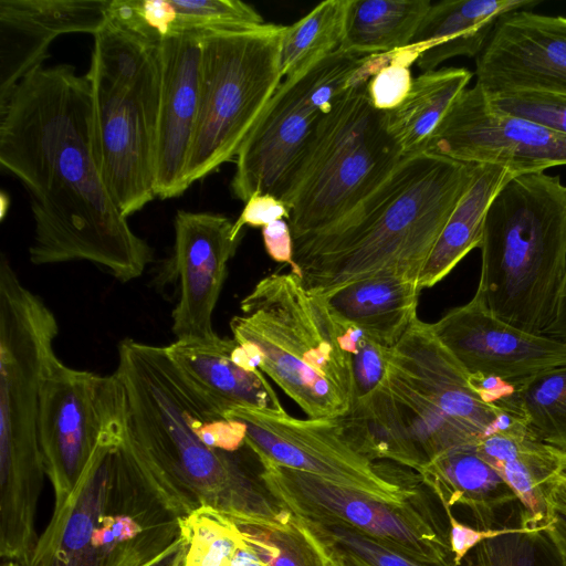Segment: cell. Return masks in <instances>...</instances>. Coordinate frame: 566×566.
<instances>
[{
	"label": "cell",
	"mask_w": 566,
	"mask_h": 566,
	"mask_svg": "<svg viewBox=\"0 0 566 566\" xmlns=\"http://www.w3.org/2000/svg\"><path fill=\"white\" fill-rule=\"evenodd\" d=\"M0 165L29 193L32 264L88 261L125 283L153 261L102 178L90 82L73 66H39L0 103Z\"/></svg>",
	"instance_id": "6da1fadb"
},
{
	"label": "cell",
	"mask_w": 566,
	"mask_h": 566,
	"mask_svg": "<svg viewBox=\"0 0 566 566\" xmlns=\"http://www.w3.org/2000/svg\"><path fill=\"white\" fill-rule=\"evenodd\" d=\"M125 398L122 447L157 500L178 518L209 506L237 524L274 518L281 507L234 453L203 437L226 413L172 363L165 346L125 338L115 370Z\"/></svg>",
	"instance_id": "7a4b0ae2"
},
{
	"label": "cell",
	"mask_w": 566,
	"mask_h": 566,
	"mask_svg": "<svg viewBox=\"0 0 566 566\" xmlns=\"http://www.w3.org/2000/svg\"><path fill=\"white\" fill-rule=\"evenodd\" d=\"M478 164L427 151L402 157L386 180L332 226L293 240L292 272L326 297L353 282L417 281Z\"/></svg>",
	"instance_id": "3957f363"
},
{
	"label": "cell",
	"mask_w": 566,
	"mask_h": 566,
	"mask_svg": "<svg viewBox=\"0 0 566 566\" xmlns=\"http://www.w3.org/2000/svg\"><path fill=\"white\" fill-rule=\"evenodd\" d=\"M123 433L99 443L21 566H145L181 537L179 518L124 451Z\"/></svg>",
	"instance_id": "277c9868"
},
{
	"label": "cell",
	"mask_w": 566,
	"mask_h": 566,
	"mask_svg": "<svg viewBox=\"0 0 566 566\" xmlns=\"http://www.w3.org/2000/svg\"><path fill=\"white\" fill-rule=\"evenodd\" d=\"M475 294L500 319L532 334L549 325L566 270V185L545 171L513 174L493 198Z\"/></svg>",
	"instance_id": "5b68a950"
},
{
	"label": "cell",
	"mask_w": 566,
	"mask_h": 566,
	"mask_svg": "<svg viewBox=\"0 0 566 566\" xmlns=\"http://www.w3.org/2000/svg\"><path fill=\"white\" fill-rule=\"evenodd\" d=\"M230 321L233 338L253 347L268 375L311 419H337L352 407V367L324 297L291 270L261 279Z\"/></svg>",
	"instance_id": "8992f818"
},
{
	"label": "cell",
	"mask_w": 566,
	"mask_h": 566,
	"mask_svg": "<svg viewBox=\"0 0 566 566\" xmlns=\"http://www.w3.org/2000/svg\"><path fill=\"white\" fill-rule=\"evenodd\" d=\"M59 325L42 298L0 259V514L36 517L45 475L38 417L43 379L56 356Z\"/></svg>",
	"instance_id": "52a82bcc"
},
{
	"label": "cell",
	"mask_w": 566,
	"mask_h": 566,
	"mask_svg": "<svg viewBox=\"0 0 566 566\" xmlns=\"http://www.w3.org/2000/svg\"><path fill=\"white\" fill-rule=\"evenodd\" d=\"M93 38L85 75L91 86L99 169L117 208L127 218L156 198L157 45L107 17Z\"/></svg>",
	"instance_id": "ba28073f"
},
{
	"label": "cell",
	"mask_w": 566,
	"mask_h": 566,
	"mask_svg": "<svg viewBox=\"0 0 566 566\" xmlns=\"http://www.w3.org/2000/svg\"><path fill=\"white\" fill-rule=\"evenodd\" d=\"M367 84L342 95L323 116L283 202L293 240L340 220L378 188L403 154L376 109Z\"/></svg>",
	"instance_id": "9c48e42d"
},
{
	"label": "cell",
	"mask_w": 566,
	"mask_h": 566,
	"mask_svg": "<svg viewBox=\"0 0 566 566\" xmlns=\"http://www.w3.org/2000/svg\"><path fill=\"white\" fill-rule=\"evenodd\" d=\"M384 382L427 461L475 446L512 416H521L510 403L507 385L490 389L479 384L419 317L390 348Z\"/></svg>",
	"instance_id": "30bf717a"
},
{
	"label": "cell",
	"mask_w": 566,
	"mask_h": 566,
	"mask_svg": "<svg viewBox=\"0 0 566 566\" xmlns=\"http://www.w3.org/2000/svg\"><path fill=\"white\" fill-rule=\"evenodd\" d=\"M286 25L201 34L199 108L184 188L237 156L282 83L280 46Z\"/></svg>",
	"instance_id": "8fae6325"
},
{
	"label": "cell",
	"mask_w": 566,
	"mask_h": 566,
	"mask_svg": "<svg viewBox=\"0 0 566 566\" xmlns=\"http://www.w3.org/2000/svg\"><path fill=\"white\" fill-rule=\"evenodd\" d=\"M390 60V53L360 56L338 49L297 77L282 81L235 156L233 196L243 202L256 193L283 201L323 116Z\"/></svg>",
	"instance_id": "7c38bea8"
},
{
	"label": "cell",
	"mask_w": 566,
	"mask_h": 566,
	"mask_svg": "<svg viewBox=\"0 0 566 566\" xmlns=\"http://www.w3.org/2000/svg\"><path fill=\"white\" fill-rule=\"evenodd\" d=\"M259 462L265 490L302 521L353 530L423 563L453 562L449 535L423 494L391 503L306 472Z\"/></svg>",
	"instance_id": "4fadbf2b"
},
{
	"label": "cell",
	"mask_w": 566,
	"mask_h": 566,
	"mask_svg": "<svg viewBox=\"0 0 566 566\" xmlns=\"http://www.w3.org/2000/svg\"><path fill=\"white\" fill-rule=\"evenodd\" d=\"M245 428V444L259 461L306 472L381 501L398 503L423 494L420 475L360 453L337 419H298L285 412L234 408L226 413Z\"/></svg>",
	"instance_id": "5bb4252c"
},
{
	"label": "cell",
	"mask_w": 566,
	"mask_h": 566,
	"mask_svg": "<svg viewBox=\"0 0 566 566\" xmlns=\"http://www.w3.org/2000/svg\"><path fill=\"white\" fill-rule=\"evenodd\" d=\"M124 422V389L115 373L102 376L52 359L40 394L38 436L55 504L74 489L99 443Z\"/></svg>",
	"instance_id": "9a60e30c"
},
{
	"label": "cell",
	"mask_w": 566,
	"mask_h": 566,
	"mask_svg": "<svg viewBox=\"0 0 566 566\" xmlns=\"http://www.w3.org/2000/svg\"><path fill=\"white\" fill-rule=\"evenodd\" d=\"M422 151L515 174L566 165V134L494 113L476 84L454 101Z\"/></svg>",
	"instance_id": "2e32d148"
},
{
	"label": "cell",
	"mask_w": 566,
	"mask_h": 566,
	"mask_svg": "<svg viewBox=\"0 0 566 566\" xmlns=\"http://www.w3.org/2000/svg\"><path fill=\"white\" fill-rule=\"evenodd\" d=\"M431 326L441 344L475 379L514 382L566 364V342L527 333L500 319L476 294Z\"/></svg>",
	"instance_id": "e0dca14e"
},
{
	"label": "cell",
	"mask_w": 566,
	"mask_h": 566,
	"mask_svg": "<svg viewBox=\"0 0 566 566\" xmlns=\"http://www.w3.org/2000/svg\"><path fill=\"white\" fill-rule=\"evenodd\" d=\"M485 93L541 91L566 97V17L517 10L501 15L475 61Z\"/></svg>",
	"instance_id": "ac0fdd59"
},
{
	"label": "cell",
	"mask_w": 566,
	"mask_h": 566,
	"mask_svg": "<svg viewBox=\"0 0 566 566\" xmlns=\"http://www.w3.org/2000/svg\"><path fill=\"white\" fill-rule=\"evenodd\" d=\"M170 270L178 280L171 331L178 340L217 335L212 316L228 273V263L242 237L223 214L178 210Z\"/></svg>",
	"instance_id": "d6986e66"
},
{
	"label": "cell",
	"mask_w": 566,
	"mask_h": 566,
	"mask_svg": "<svg viewBox=\"0 0 566 566\" xmlns=\"http://www.w3.org/2000/svg\"><path fill=\"white\" fill-rule=\"evenodd\" d=\"M201 34L171 35L157 44L160 87L156 134L155 192L178 197L199 108Z\"/></svg>",
	"instance_id": "ffe728a7"
},
{
	"label": "cell",
	"mask_w": 566,
	"mask_h": 566,
	"mask_svg": "<svg viewBox=\"0 0 566 566\" xmlns=\"http://www.w3.org/2000/svg\"><path fill=\"white\" fill-rule=\"evenodd\" d=\"M111 0H0V103L34 69L51 43L69 33L95 34Z\"/></svg>",
	"instance_id": "44dd1931"
},
{
	"label": "cell",
	"mask_w": 566,
	"mask_h": 566,
	"mask_svg": "<svg viewBox=\"0 0 566 566\" xmlns=\"http://www.w3.org/2000/svg\"><path fill=\"white\" fill-rule=\"evenodd\" d=\"M165 347L179 370L224 413L239 407L285 412L256 358L234 338L217 334Z\"/></svg>",
	"instance_id": "7402d4cb"
},
{
	"label": "cell",
	"mask_w": 566,
	"mask_h": 566,
	"mask_svg": "<svg viewBox=\"0 0 566 566\" xmlns=\"http://www.w3.org/2000/svg\"><path fill=\"white\" fill-rule=\"evenodd\" d=\"M107 19L154 45L171 35L264 24L253 7L239 0H111Z\"/></svg>",
	"instance_id": "603a6c76"
},
{
	"label": "cell",
	"mask_w": 566,
	"mask_h": 566,
	"mask_svg": "<svg viewBox=\"0 0 566 566\" xmlns=\"http://www.w3.org/2000/svg\"><path fill=\"white\" fill-rule=\"evenodd\" d=\"M539 3L538 0H443L431 4L410 44L420 50L418 67L427 72L454 56H478L501 15L532 10Z\"/></svg>",
	"instance_id": "cb8c5ba5"
},
{
	"label": "cell",
	"mask_w": 566,
	"mask_h": 566,
	"mask_svg": "<svg viewBox=\"0 0 566 566\" xmlns=\"http://www.w3.org/2000/svg\"><path fill=\"white\" fill-rule=\"evenodd\" d=\"M421 291L417 281L379 275L353 282L324 298L336 317L391 348L418 317Z\"/></svg>",
	"instance_id": "d4e9b609"
},
{
	"label": "cell",
	"mask_w": 566,
	"mask_h": 566,
	"mask_svg": "<svg viewBox=\"0 0 566 566\" xmlns=\"http://www.w3.org/2000/svg\"><path fill=\"white\" fill-rule=\"evenodd\" d=\"M418 474L441 504L451 509L455 505L467 507L479 528L494 527L497 512L517 501L474 446L458 447L436 455Z\"/></svg>",
	"instance_id": "484cf974"
},
{
	"label": "cell",
	"mask_w": 566,
	"mask_h": 566,
	"mask_svg": "<svg viewBox=\"0 0 566 566\" xmlns=\"http://www.w3.org/2000/svg\"><path fill=\"white\" fill-rule=\"evenodd\" d=\"M513 174L506 166L478 164L472 182L451 212L421 271V290L442 281L469 252L480 248L488 209Z\"/></svg>",
	"instance_id": "4316f807"
},
{
	"label": "cell",
	"mask_w": 566,
	"mask_h": 566,
	"mask_svg": "<svg viewBox=\"0 0 566 566\" xmlns=\"http://www.w3.org/2000/svg\"><path fill=\"white\" fill-rule=\"evenodd\" d=\"M471 78V71L453 66L427 71L413 78L402 103L386 112L387 128L403 156L422 151Z\"/></svg>",
	"instance_id": "83f0119b"
},
{
	"label": "cell",
	"mask_w": 566,
	"mask_h": 566,
	"mask_svg": "<svg viewBox=\"0 0 566 566\" xmlns=\"http://www.w3.org/2000/svg\"><path fill=\"white\" fill-rule=\"evenodd\" d=\"M337 420L354 448L374 461L392 462L417 473L427 462L385 382L370 398L352 406Z\"/></svg>",
	"instance_id": "f1b7e54d"
},
{
	"label": "cell",
	"mask_w": 566,
	"mask_h": 566,
	"mask_svg": "<svg viewBox=\"0 0 566 566\" xmlns=\"http://www.w3.org/2000/svg\"><path fill=\"white\" fill-rule=\"evenodd\" d=\"M430 0H349L339 50L375 55L408 48Z\"/></svg>",
	"instance_id": "f546056e"
},
{
	"label": "cell",
	"mask_w": 566,
	"mask_h": 566,
	"mask_svg": "<svg viewBox=\"0 0 566 566\" xmlns=\"http://www.w3.org/2000/svg\"><path fill=\"white\" fill-rule=\"evenodd\" d=\"M349 0H326L286 25L280 46L283 78H294L337 51L343 42Z\"/></svg>",
	"instance_id": "4dcf8cb0"
},
{
	"label": "cell",
	"mask_w": 566,
	"mask_h": 566,
	"mask_svg": "<svg viewBox=\"0 0 566 566\" xmlns=\"http://www.w3.org/2000/svg\"><path fill=\"white\" fill-rule=\"evenodd\" d=\"M244 543L264 566H331V556L308 526L286 509L274 518L238 524Z\"/></svg>",
	"instance_id": "1f68e13d"
},
{
	"label": "cell",
	"mask_w": 566,
	"mask_h": 566,
	"mask_svg": "<svg viewBox=\"0 0 566 566\" xmlns=\"http://www.w3.org/2000/svg\"><path fill=\"white\" fill-rule=\"evenodd\" d=\"M509 384L530 431L566 451V364Z\"/></svg>",
	"instance_id": "d6a6232c"
},
{
	"label": "cell",
	"mask_w": 566,
	"mask_h": 566,
	"mask_svg": "<svg viewBox=\"0 0 566 566\" xmlns=\"http://www.w3.org/2000/svg\"><path fill=\"white\" fill-rule=\"evenodd\" d=\"M185 566H230L244 545L239 525L223 513L202 506L179 518Z\"/></svg>",
	"instance_id": "836d02e7"
},
{
	"label": "cell",
	"mask_w": 566,
	"mask_h": 566,
	"mask_svg": "<svg viewBox=\"0 0 566 566\" xmlns=\"http://www.w3.org/2000/svg\"><path fill=\"white\" fill-rule=\"evenodd\" d=\"M332 316L338 343L350 361L354 406L370 398L384 384L390 348L374 340L359 327Z\"/></svg>",
	"instance_id": "e575fe53"
},
{
	"label": "cell",
	"mask_w": 566,
	"mask_h": 566,
	"mask_svg": "<svg viewBox=\"0 0 566 566\" xmlns=\"http://www.w3.org/2000/svg\"><path fill=\"white\" fill-rule=\"evenodd\" d=\"M304 523L328 552L358 566H457L453 562L429 564L413 559L343 526Z\"/></svg>",
	"instance_id": "d590c367"
},
{
	"label": "cell",
	"mask_w": 566,
	"mask_h": 566,
	"mask_svg": "<svg viewBox=\"0 0 566 566\" xmlns=\"http://www.w3.org/2000/svg\"><path fill=\"white\" fill-rule=\"evenodd\" d=\"M483 93L486 105L494 113L566 134L564 96L528 90Z\"/></svg>",
	"instance_id": "8d00e7d4"
},
{
	"label": "cell",
	"mask_w": 566,
	"mask_h": 566,
	"mask_svg": "<svg viewBox=\"0 0 566 566\" xmlns=\"http://www.w3.org/2000/svg\"><path fill=\"white\" fill-rule=\"evenodd\" d=\"M420 50L415 45L395 52L367 83L366 90L373 106L381 112H390L407 97L411 84V65L417 62Z\"/></svg>",
	"instance_id": "74e56055"
},
{
	"label": "cell",
	"mask_w": 566,
	"mask_h": 566,
	"mask_svg": "<svg viewBox=\"0 0 566 566\" xmlns=\"http://www.w3.org/2000/svg\"><path fill=\"white\" fill-rule=\"evenodd\" d=\"M538 534L524 530L482 542L474 548L475 566H536Z\"/></svg>",
	"instance_id": "f35d334b"
},
{
	"label": "cell",
	"mask_w": 566,
	"mask_h": 566,
	"mask_svg": "<svg viewBox=\"0 0 566 566\" xmlns=\"http://www.w3.org/2000/svg\"><path fill=\"white\" fill-rule=\"evenodd\" d=\"M441 506L448 518L450 551L452 554L453 563L457 566H461L465 556L475 547H478L482 542L489 538L524 530H531L522 525L514 527H492L486 530L472 527L458 521L453 515L452 509L450 506L446 504H441Z\"/></svg>",
	"instance_id": "ab89813d"
},
{
	"label": "cell",
	"mask_w": 566,
	"mask_h": 566,
	"mask_svg": "<svg viewBox=\"0 0 566 566\" xmlns=\"http://www.w3.org/2000/svg\"><path fill=\"white\" fill-rule=\"evenodd\" d=\"M289 218V207L282 200L271 195L256 193L245 202L240 217L233 222V235L242 237L245 226L263 228L275 220Z\"/></svg>",
	"instance_id": "60d3db41"
},
{
	"label": "cell",
	"mask_w": 566,
	"mask_h": 566,
	"mask_svg": "<svg viewBox=\"0 0 566 566\" xmlns=\"http://www.w3.org/2000/svg\"><path fill=\"white\" fill-rule=\"evenodd\" d=\"M262 238L268 254L276 262L293 268V238L284 219L275 220L262 228Z\"/></svg>",
	"instance_id": "b9f144b4"
},
{
	"label": "cell",
	"mask_w": 566,
	"mask_h": 566,
	"mask_svg": "<svg viewBox=\"0 0 566 566\" xmlns=\"http://www.w3.org/2000/svg\"><path fill=\"white\" fill-rule=\"evenodd\" d=\"M543 334L566 342V270L558 290L552 321Z\"/></svg>",
	"instance_id": "7bdbcfd3"
},
{
	"label": "cell",
	"mask_w": 566,
	"mask_h": 566,
	"mask_svg": "<svg viewBox=\"0 0 566 566\" xmlns=\"http://www.w3.org/2000/svg\"><path fill=\"white\" fill-rule=\"evenodd\" d=\"M186 547L180 537L163 554L145 566H185Z\"/></svg>",
	"instance_id": "ee69618b"
},
{
	"label": "cell",
	"mask_w": 566,
	"mask_h": 566,
	"mask_svg": "<svg viewBox=\"0 0 566 566\" xmlns=\"http://www.w3.org/2000/svg\"><path fill=\"white\" fill-rule=\"evenodd\" d=\"M544 534L548 537L557 554L559 566H566V535L554 521H552Z\"/></svg>",
	"instance_id": "f6af8a7d"
},
{
	"label": "cell",
	"mask_w": 566,
	"mask_h": 566,
	"mask_svg": "<svg viewBox=\"0 0 566 566\" xmlns=\"http://www.w3.org/2000/svg\"><path fill=\"white\" fill-rule=\"evenodd\" d=\"M230 566H264L258 555L244 543L234 554Z\"/></svg>",
	"instance_id": "bcb514c9"
},
{
	"label": "cell",
	"mask_w": 566,
	"mask_h": 566,
	"mask_svg": "<svg viewBox=\"0 0 566 566\" xmlns=\"http://www.w3.org/2000/svg\"><path fill=\"white\" fill-rule=\"evenodd\" d=\"M328 554L331 556V566H358L336 553L328 552Z\"/></svg>",
	"instance_id": "7dc6e473"
},
{
	"label": "cell",
	"mask_w": 566,
	"mask_h": 566,
	"mask_svg": "<svg viewBox=\"0 0 566 566\" xmlns=\"http://www.w3.org/2000/svg\"><path fill=\"white\" fill-rule=\"evenodd\" d=\"M553 521L560 528V531L566 535V515L565 514H554Z\"/></svg>",
	"instance_id": "c3c4849f"
},
{
	"label": "cell",
	"mask_w": 566,
	"mask_h": 566,
	"mask_svg": "<svg viewBox=\"0 0 566 566\" xmlns=\"http://www.w3.org/2000/svg\"><path fill=\"white\" fill-rule=\"evenodd\" d=\"M0 198H1L0 199V202H1L0 216H1V219H3L7 213V210L9 208L10 201H9V197L4 192H1Z\"/></svg>",
	"instance_id": "681fc988"
},
{
	"label": "cell",
	"mask_w": 566,
	"mask_h": 566,
	"mask_svg": "<svg viewBox=\"0 0 566 566\" xmlns=\"http://www.w3.org/2000/svg\"><path fill=\"white\" fill-rule=\"evenodd\" d=\"M2 566H21L17 560H8L2 564Z\"/></svg>",
	"instance_id": "f907efd6"
}]
</instances>
